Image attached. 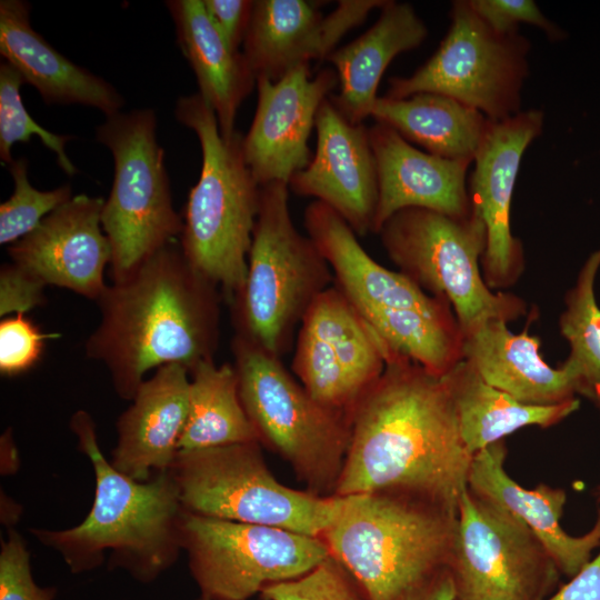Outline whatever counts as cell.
<instances>
[{
  "instance_id": "cell-1",
  "label": "cell",
  "mask_w": 600,
  "mask_h": 600,
  "mask_svg": "<svg viewBox=\"0 0 600 600\" xmlns=\"http://www.w3.org/2000/svg\"><path fill=\"white\" fill-rule=\"evenodd\" d=\"M349 419V447L334 496L398 490L458 509L472 454L442 376L386 349L382 374Z\"/></svg>"
},
{
  "instance_id": "cell-2",
  "label": "cell",
  "mask_w": 600,
  "mask_h": 600,
  "mask_svg": "<svg viewBox=\"0 0 600 600\" xmlns=\"http://www.w3.org/2000/svg\"><path fill=\"white\" fill-rule=\"evenodd\" d=\"M221 293L171 243L107 286L86 356L102 363L117 394L131 401L152 369L181 364L190 371L214 360Z\"/></svg>"
},
{
  "instance_id": "cell-3",
  "label": "cell",
  "mask_w": 600,
  "mask_h": 600,
  "mask_svg": "<svg viewBox=\"0 0 600 600\" xmlns=\"http://www.w3.org/2000/svg\"><path fill=\"white\" fill-rule=\"evenodd\" d=\"M70 429L94 473V499L79 524L30 532L58 552L71 573L122 570L149 584L168 571L182 549L183 509L171 469L140 482L118 471L101 452L93 418L78 410Z\"/></svg>"
},
{
  "instance_id": "cell-4",
  "label": "cell",
  "mask_w": 600,
  "mask_h": 600,
  "mask_svg": "<svg viewBox=\"0 0 600 600\" xmlns=\"http://www.w3.org/2000/svg\"><path fill=\"white\" fill-rule=\"evenodd\" d=\"M342 498L321 539L367 600H406L450 569L457 508L398 490Z\"/></svg>"
},
{
  "instance_id": "cell-5",
  "label": "cell",
  "mask_w": 600,
  "mask_h": 600,
  "mask_svg": "<svg viewBox=\"0 0 600 600\" xmlns=\"http://www.w3.org/2000/svg\"><path fill=\"white\" fill-rule=\"evenodd\" d=\"M303 222L333 283L389 351L440 377L462 359L463 334L446 299L377 262L329 206L310 202Z\"/></svg>"
},
{
  "instance_id": "cell-6",
  "label": "cell",
  "mask_w": 600,
  "mask_h": 600,
  "mask_svg": "<svg viewBox=\"0 0 600 600\" xmlns=\"http://www.w3.org/2000/svg\"><path fill=\"white\" fill-rule=\"evenodd\" d=\"M176 119L199 140L201 172L184 208L180 249L231 303L242 291L261 186L242 153V134H221L214 111L199 93L180 97Z\"/></svg>"
},
{
  "instance_id": "cell-7",
  "label": "cell",
  "mask_w": 600,
  "mask_h": 600,
  "mask_svg": "<svg viewBox=\"0 0 600 600\" xmlns=\"http://www.w3.org/2000/svg\"><path fill=\"white\" fill-rule=\"evenodd\" d=\"M240 399L261 446L284 459L306 490L332 497L350 440L349 416L316 401L276 357L236 333Z\"/></svg>"
},
{
  "instance_id": "cell-8",
  "label": "cell",
  "mask_w": 600,
  "mask_h": 600,
  "mask_svg": "<svg viewBox=\"0 0 600 600\" xmlns=\"http://www.w3.org/2000/svg\"><path fill=\"white\" fill-rule=\"evenodd\" d=\"M289 191L284 182L261 187L246 282L230 303L236 333L279 358L312 303L334 281L312 239L297 230Z\"/></svg>"
},
{
  "instance_id": "cell-9",
  "label": "cell",
  "mask_w": 600,
  "mask_h": 600,
  "mask_svg": "<svg viewBox=\"0 0 600 600\" xmlns=\"http://www.w3.org/2000/svg\"><path fill=\"white\" fill-rule=\"evenodd\" d=\"M383 249L402 273L431 296L446 299L462 334L483 322H510L527 311L518 296L494 291L480 270L487 233L474 212L454 218L423 208L392 214L377 232Z\"/></svg>"
},
{
  "instance_id": "cell-10",
  "label": "cell",
  "mask_w": 600,
  "mask_h": 600,
  "mask_svg": "<svg viewBox=\"0 0 600 600\" xmlns=\"http://www.w3.org/2000/svg\"><path fill=\"white\" fill-rule=\"evenodd\" d=\"M171 473L184 512L311 537L321 538L343 502L281 483L259 442L178 451Z\"/></svg>"
},
{
  "instance_id": "cell-11",
  "label": "cell",
  "mask_w": 600,
  "mask_h": 600,
  "mask_svg": "<svg viewBox=\"0 0 600 600\" xmlns=\"http://www.w3.org/2000/svg\"><path fill=\"white\" fill-rule=\"evenodd\" d=\"M96 139L110 150L114 161L101 226L111 247L112 282H119L180 237L183 219L173 207L153 110L108 116L97 127Z\"/></svg>"
},
{
  "instance_id": "cell-12",
  "label": "cell",
  "mask_w": 600,
  "mask_h": 600,
  "mask_svg": "<svg viewBox=\"0 0 600 600\" xmlns=\"http://www.w3.org/2000/svg\"><path fill=\"white\" fill-rule=\"evenodd\" d=\"M449 17L448 32L437 51L411 76L389 79L384 97L439 93L477 109L491 121L519 113L530 41L519 32L494 31L469 0L453 1Z\"/></svg>"
},
{
  "instance_id": "cell-13",
  "label": "cell",
  "mask_w": 600,
  "mask_h": 600,
  "mask_svg": "<svg viewBox=\"0 0 600 600\" xmlns=\"http://www.w3.org/2000/svg\"><path fill=\"white\" fill-rule=\"evenodd\" d=\"M182 549L200 597L248 600L268 584L296 579L326 559L324 541L286 529L184 512Z\"/></svg>"
},
{
  "instance_id": "cell-14",
  "label": "cell",
  "mask_w": 600,
  "mask_h": 600,
  "mask_svg": "<svg viewBox=\"0 0 600 600\" xmlns=\"http://www.w3.org/2000/svg\"><path fill=\"white\" fill-rule=\"evenodd\" d=\"M449 571L454 600H547L561 581L553 559L529 528L468 487L458 504Z\"/></svg>"
},
{
  "instance_id": "cell-15",
  "label": "cell",
  "mask_w": 600,
  "mask_h": 600,
  "mask_svg": "<svg viewBox=\"0 0 600 600\" xmlns=\"http://www.w3.org/2000/svg\"><path fill=\"white\" fill-rule=\"evenodd\" d=\"M386 367V347L333 283L300 323L292 371L319 403L350 416Z\"/></svg>"
},
{
  "instance_id": "cell-16",
  "label": "cell",
  "mask_w": 600,
  "mask_h": 600,
  "mask_svg": "<svg viewBox=\"0 0 600 600\" xmlns=\"http://www.w3.org/2000/svg\"><path fill=\"white\" fill-rule=\"evenodd\" d=\"M543 121L538 109L491 121L473 160L468 193L472 211L486 228L481 272L494 291L513 286L524 270L522 243L510 229V208L523 153L542 133Z\"/></svg>"
},
{
  "instance_id": "cell-17",
  "label": "cell",
  "mask_w": 600,
  "mask_h": 600,
  "mask_svg": "<svg viewBox=\"0 0 600 600\" xmlns=\"http://www.w3.org/2000/svg\"><path fill=\"white\" fill-rule=\"evenodd\" d=\"M339 83L332 69L311 78L310 64H301L278 81L257 80L258 103L242 153L257 182L288 183L312 159L308 141L322 101Z\"/></svg>"
},
{
  "instance_id": "cell-18",
  "label": "cell",
  "mask_w": 600,
  "mask_h": 600,
  "mask_svg": "<svg viewBox=\"0 0 600 600\" xmlns=\"http://www.w3.org/2000/svg\"><path fill=\"white\" fill-rule=\"evenodd\" d=\"M104 199L77 194L48 214L29 234L7 247L13 264L46 287L97 300L107 283L111 247L101 226Z\"/></svg>"
},
{
  "instance_id": "cell-19",
  "label": "cell",
  "mask_w": 600,
  "mask_h": 600,
  "mask_svg": "<svg viewBox=\"0 0 600 600\" xmlns=\"http://www.w3.org/2000/svg\"><path fill=\"white\" fill-rule=\"evenodd\" d=\"M314 128L316 153L290 178L289 190L332 208L357 236L373 232L378 176L369 128L346 119L330 97L320 104Z\"/></svg>"
},
{
  "instance_id": "cell-20",
  "label": "cell",
  "mask_w": 600,
  "mask_h": 600,
  "mask_svg": "<svg viewBox=\"0 0 600 600\" xmlns=\"http://www.w3.org/2000/svg\"><path fill=\"white\" fill-rule=\"evenodd\" d=\"M369 139L378 176L373 233L406 208L429 209L454 218L471 213L466 179L472 161L423 152L380 122L369 128Z\"/></svg>"
},
{
  "instance_id": "cell-21",
  "label": "cell",
  "mask_w": 600,
  "mask_h": 600,
  "mask_svg": "<svg viewBox=\"0 0 600 600\" xmlns=\"http://www.w3.org/2000/svg\"><path fill=\"white\" fill-rule=\"evenodd\" d=\"M189 370L168 364L139 387L117 420L110 463L140 482L172 468L189 409Z\"/></svg>"
},
{
  "instance_id": "cell-22",
  "label": "cell",
  "mask_w": 600,
  "mask_h": 600,
  "mask_svg": "<svg viewBox=\"0 0 600 600\" xmlns=\"http://www.w3.org/2000/svg\"><path fill=\"white\" fill-rule=\"evenodd\" d=\"M507 448L499 441L472 456L468 488L477 496L513 514L547 549L561 574L573 577L600 547V509L593 527L582 536H571L560 519L566 491L540 483L527 489L506 471Z\"/></svg>"
},
{
  "instance_id": "cell-23",
  "label": "cell",
  "mask_w": 600,
  "mask_h": 600,
  "mask_svg": "<svg viewBox=\"0 0 600 600\" xmlns=\"http://www.w3.org/2000/svg\"><path fill=\"white\" fill-rule=\"evenodd\" d=\"M24 0L0 1V53L46 103L82 104L106 117L120 112L122 96L104 79L56 50L30 23Z\"/></svg>"
},
{
  "instance_id": "cell-24",
  "label": "cell",
  "mask_w": 600,
  "mask_h": 600,
  "mask_svg": "<svg viewBox=\"0 0 600 600\" xmlns=\"http://www.w3.org/2000/svg\"><path fill=\"white\" fill-rule=\"evenodd\" d=\"M507 323L491 319L464 334L462 359L487 383L520 402L553 406L574 399L572 373L563 364L552 368L544 361L538 336L513 333Z\"/></svg>"
},
{
  "instance_id": "cell-25",
  "label": "cell",
  "mask_w": 600,
  "mask_h": 600,
  "mask_svg": "<svg viewBox=\"0 0 600 600\" xmlns=\"http://www.w3.org/2000/svg\"><path fill=\"white\" fill-rule=\"evenodd\" d=\"M380 10L370 29L327 59L336 68L340 84L339 93L330 99L356 124L371 117L379 82L390 62L428 37L426 23L411 4L388 0Z\"/></svg>"
},
{
  "instance_id": "cell-26",
  "label": "cell",
  "mask_w": 600,
  "mask_h": 600,
  "mask_svg": "<svg viewBox=\"0 0 600 600\" xmlns=\"http://www.w3.org/2000/svg\"><path fill=\"white\" fill-rule=\"evenodd\" d=\"M166 6L179 48L196 74L198 93L214 111L221 134L232 137L238 110L257 84L243 52L228 44L202 0H169Z\"/></svg>"
},
{
  "instance_id": "cell-27",
  "label": "cell",
  "mask_w": 600,
  "mask_h": 600,
  "mask_svg": "<svg viewBox=\"0 0 600 600\" xmlns=\"http://www.w3.org/2000/svg\"><path fill=\"white\" fill-rule=\"evenodd\" d=\"M442 378L456 409L462 441L472 456L521 428L552 427L580 406L577 398L553 406L520 402L487 383L463 359Z\"/></svg>"
},
{
  "instance_id": "cell-28",
  "label": "cell",
  "mask_w": 600,
  "mask_h": 600,
  "mask_svg": "<svg viewBox=\"0 0 600 600\" xmlns=\"http://www.w3.org/2000/svg\"><path fill=\"white\" fill-rule=\"evenodd\" d=\"M371 117L394 129L428 153L452 160H474L491 120L448 96L419 92L403 99L378 97Z\"/></svg>"
},
{
  "instance_id": "cell-29",
  "label": "cell",
  "mask_w": 600,
  "mask_h": 600,
  "mask_svg": "<svg viewBox=\"0 0 600 600\" xmlns=\"http://www.w3.org/2000/svg\"><path fill=\"white\" fill-rule=\"evenodd\" d=\"M322 21L306 0H256L242 51L256 79L278 81L298 66L328 59Z\"/></svg>"
},
{
  "instance_id": "cell-30",
  "label": "cell",
  "mask_w": 600,
  "mask_h": 600,
  "mask_svg": "<svg viewBox=\"0 0 600 600\" xmlns=\"http://www.w3.org/2000/svg\"><path fill=\"white\" fill-rule=\"evenodd\" d=\"M189 374L188 417L178 451L259 442L240 399L233 364L208 360Z\"/></svg>"
},
{
  "instance_id": "cell-31",
  "label": "cell",
  "mask_w": 600,
  "mask_h": 600,
  "mask_svg": "<svg viewBox=\"0 0 600 600\" xmlns=\"http://www.w3.org/2000/svg\"><path fill=\"white\" fill-rule=\"evenodd\" d=\"M600 267V249L590 254L576 284L567 292L566 309L559 318L561 334L570 344L562 363L574 377L577 393L600 407V307L594 280Z\"/></svg>"
},
{
  "instance_id": "cell-32",
  "label": "cell",
  "mask_w": 600,
  "mask_h": 600,
  "mask_svg": "<svg viewBox=\"0 0 600 600\" xmlns=\"http://www.w3.org/2000/svg\"><path fill=\"white\" fill-rule=\"evenodd\" d=\"M26 83L20 72L7 61L0 64V159L10 164L11 149L17 142H29L36 134L42 143L56 153L58 166L68 174L78 172L67 152L66 143L72 136L53 133L38 124L27 111L20 94Z\"/></svg>"
},
{
  "instance_id": "cell-33",
  "label": "cell",
  "mask_w": 600,
  "mask_h": 600,
  "mask_svg": "<svg viewBox=\"0 0 600 600\" xmlns=\"http://www.w3.org/2000/svg\"><path fill=\"white\" fill-rule=\"evenodd\" d=\"M28 161L13 159L9 171L13 192L0 206V244L10 246L32 232L40 222L58 207L70 200V184L53 190H38L28 179Z\"/></svg>"
},
{
  "instance_id": "cell-34",
  "label": "cell",
  "mask_w": 600,
  "mask_h": 600,
  "mask_svg": "<svg viewBox=\"0 0 600 600\" xmlns=\"http://www.w3.org/2000/svg\"><path fill=\"white\" fill-rule=\"evenodd\" d=\"M262 600H367L350 572L331 554L307 573L268 584Z\"/></svg>"
},
{
  "instance_id": "cell-35",
  "label": "cell",
  "mask_w": 600,
  "mask_h": 600,
  "mask_svg": "<svg viewBox=\"0 0 600 600\" xmlns=\"http://www.w3.org/2000/svg\"><path fill=\"white\" fill-rule=\"evenodd\" d=\"M56 587H40L33 579L30 552L23 538L9 529L0 548V600H54Z\"/></svg>"
},
{
  "instance_id": "cell-36",
  "label": "cell",
  "mask_w": 600,
  "mask_h": 600,
  "mask_svg": "<svg viewBox=\"0 0 600 600\" xmlns=\"http://www.w3.org/2000/svg\"><path fill=\"white\" fill-rule=\"evenodd\" d=\"M51 336L41 331L24 313L2 318L0 322V373L18 376L32 369L41 359L46 340Z\"/></svg>"
},
{
  "instance_id": "cell-37",
  "label": "cell",
  "mask_w": 600,
  "mask_h": 600,
  "mask_svg": "<svg viewBox=\"0 0 600 600\" xmlns=\"http://www.w3.org/2000/svg\"><path fill=\"white\" fill-rule=\"evenodd\" d=\"M473 11L494 31L519 32L520 23L540 28L549 40L560 41L566 33L547 19L532 0H469Z\"/></svg>"
},
{
  "instance_id": "cell-38",
  "label": "cell",
  "mask_w": 600,
  "mask_h": 600,
  "mask_svg": "<svg viewBox=\"0 0 600 600\" xmlns=\"http://www.w3.org/2000/svg\"><path fill=\"white\" fill-rule=\"evenodd\" d=\"M46 286L12 262L0 268V317L24 313L46 303Z\"/></svg>"
},
{
  "instance_id": "cell-39",
  "label": "cell",
  "mask_w": 600,
  "mask_h": 600,
  "mask_svg": "<svg viewBox=\"0 0 600 600\" xmlns=\"http://www.w3.org/2000/svg\"><path fill=\"white\" fill-rule=\"evenodd\" d=\"M206 11L228 44L236 51L243 43L250 23L252 0H202Z\"/></svg>"
},
{
  "instance_id": "cell-40",
  "label": "cell",
  "mask_w": 600,
  "mask_h": 600,
  "mask_svg": "<svg viewBox=\"0 0 600 600\" xmlns=\"http://www.w3.org/2000/svg\"><path fill=\"white\" fill-rule=\"evenodd\" d=\"M387 0H340L333 11L323 17V33L330 54L351 29L360 26L370 11L381 9Z\"/></svg>"
},
{
  "instance_id": "cell-41",
  "label": "cell",
  "mask_w": 600,
  "mask_h": 600,
  "mask_svg": "<svg viewBox=\"0 0 600 600\" xmlns=\"http://www.w3.org/2000/svg\"><path fill=\"white\" fill-rule=\"evenodd\" d=\"M547 600H600V552Z\"/></svg>"
},
{
  "instance_id": "cell-42",
  "label": "cell",
  "mask_w": 600,
  "mask_h": 600,
  "mask_svg": "<svg viewBox=\"0 0 600 600\" xmlns=\"http://www.w3.org/2000/svg\"><path fill=\"white\" fill-rule=\"evenodd\" d=\"M406 600H454V587L450 571L442 572Z\"/></svg>"
},
{
  "instance_id": "cell-43",
  "label": "cell",
  "mask_w": 600,
  "mask_h": 600,
  "mask_svg": "<svg viewBox=\"0 0 600 600\" xmlns=\"http://www.w3.org/2000/svg\"><path fill=\"white\" fill-rule=\"evenodd\" d=\"M596 499L598 501V503H600V484L596 488Z\"/></svg>"
},
{
  "instance_id": "cell-44",
  "label": "cell",
  "mask_w": 600,
  "mask_h": 600,
  "mask_svg": "<svg viewBox=\"0 0 600 600\" xmlns=\"http://www.w3.org/2000/svg\"><path fill=\"white\" fill-rule=\"evenodd\" d=\"M198 600H210V599H207V598H203V597H200Z\"/></svg>"
}]
</instances>
